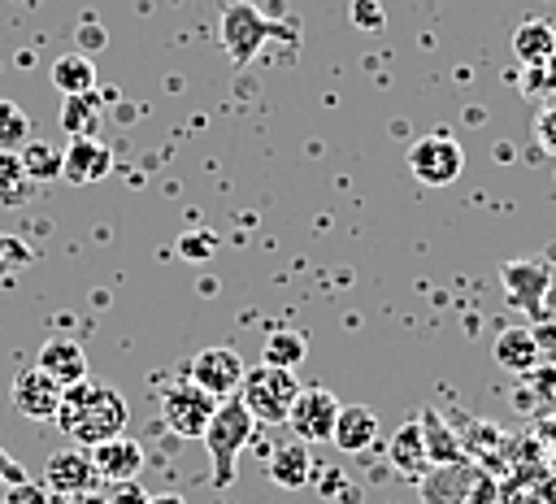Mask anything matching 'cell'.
<instances>
[{
    "label": "cell",
    "instance_id": "34",
    "mask_svg": "<svg viewBox=\"0 0 556 504\" xmlns=\"http://www.w3.org/2000/svg\"><path fill=\"white\" fill-rule=\"evenodd\" d=\"M530 374H534V391H539V400L556 408V365H543V369L534 365Z\"/></svg>",
    "mask_w": 556,
    "mask_h": 504
},
{
    "label": "cell",
    "instance_id": "21",
    "mask_svg": "<svg viewBox=\"0 0 556 504\" xmlns=\"http://www.w3.org/2000/svg\"><path fill=\"white\" fill-rule=\"evenodd\" d=\"M417 426H421V439H426V456H430V465H460V461H465L460 439L452 434V426H443V417H439L434 408H426V413L417 417Z\"/></svg>",
    "mask_w": 556,
    "mask_h": 504
},
{
    "label": "cell",
    "instance_id": "31",
    "mask_svg": "<svg viewBox=\"0 0 556 504\" xmlns=\"http://www.w3.org/2000/svg\"><path fill=\"white\" fill-rule=\"evenodd\" d=\"M534 143L556 156V100L539 104V113H534Z\"/></svg>",
    "mask_w": 556,
    "mask_h": 504
},
{
    "label": "cell",
    "instance_id": "35",
    "mask_svg": "<svg viewBox=\"0 0 556 504\" xmlns=\"http://www.w3.org/2000/svg\"><path fill=\"white\" fill-rule=\"evenodd\" d=\"M495 495H500V491H495V482L478 469V478H473V487H469V500H465V504H500Z\"/></svg>",
    "mask_w": 556,
    "mask_h": 504
},
{
    "label": "cell",
    "instance_id": "10",
    "mask_svg": "<svg viewBox=\"0 0 556 504\" xmlns=\"http://www.w3.org/2000/svg\"><path fill=\"white\" fill-rule=\"evenodd\" d=\"M109 169H113V152H109V143H100L96 135H78V139H70L65 152H61V178L74 182V187H91V182H100Z\"/></svg>",
    "mask_w": 556,
    "mask_h": 504
},
{
    "label": "cell",
    "instance_id": "32",
    "mask_svg": "<svg viewBox=\"0 0 556 504\" xmlns=\"http://www.w3.org/2000/svg\"><path fill=\"white\" fill-rule=\"evenodd\" d=\"M4 504H56V495H48V487H35L26 478V482H17V487L4 491Z\"/></svg>",
    "mask_w": 556,
    "mask_h": 504
},
{
    "label": "cell",
    "instance_id": "2",
    "mask_svg": "<svg viewBox=\"0 0 556 504\" xmlns=\"http://www.w3.org/2000/svg\"><path fill=\"white\" fill-rule=\"evenodd\" d=\"M217 30H222V48L230 56V65H252V56L265 48V39H287L295 35V17L291 22H274L265 17L261 4L252 0H226L217 13Z\"/></svg>",
    "mask_w": 556,
    "mask_h": 504
},
{
    "label": "cell",
    "instance_id": "14",
    "mask_svg": "<svg viewBox=\"0 0 556 504\" xmlns=\"http://www.w3.org/2000/svg\"><path fill=\"white\" fill-rule=\"evenodd\" d=\"M265 474H269V482L282 487V491H300V487H308V482H313V456H308V443H300L295 434H291L287 443H278V448L269 452V461H265Z\"/></svg>",
    "mask_w": 556,
    "mask_h": 504
},
{
    "label": "cell",
    "instance_id": "19",
    "mask_svg": "<svg viewBox=\"0 0 556 504\" xmlns=\"http://www.w3.org/2000/svg\"><path fill=\"white\" fill-rule=\"evenodd\" d=\"M391 469L408 482H421L434 465L426 456V439H421V426L417 421H404L395 434H391Z\"/></svg>",
    "mask_w": 556,
    "mask_h": 504
},
{
    "label": "cell",
    "instance_id": "6",
    "mask_svg": "<svg viewBox=\"0 0 556 504\" xmlns=\"http://www.w3.org/2000/svg\"><path fill=\"white\" fill-rule=\"evenodd\" d=\"M408 169H413V178L426 182V187H447V182H456L460 169H465V148H460L447 130L421 135V139H413V148H408Z\"/></svg>",
    "mask_w": 556,
    "mask_h": 504
},
{
    "label": "cell",
    "instance_id": "38",
    "mask_svg": "<svg viewBox=\"0 0 556 504\" xmlns=\"http://www.w3.org/2000/svg\"><path fill=\"white\" fill-rule=\"evenodd\" d=\"M148 504H187L178 491H161V495H148Z\"/></svg>",
    "mask_w": 556,
    "mask_h": 504
},
{
    "label": "cell",
    "instance_id": "22",
    "mask_svg": "<svg viewBox=\"0 0 556 504\" xmlns=\"http://www.w3.org/2000/svg\"><path fill=\"white\" fill-rule=\"evenodd\" d=\"M48 74H52V87H56L61 96L96 91V65H91L87 52H65V56H56Z\"/></svg>",
    "mask_w": 556,
    "mask_h": 504
},
{
    "label": "cell",
    "instance_id": "4",
    "mask_svg": "<svg viewBox=\"0 0 556 504\" xmlns=\"http://www.w3.org/2000/svg\"><path fill=\"white\" fill-rule=\"evenodd\" d=\"M300 395V378L295 369H278V365H252L239 382V400L243 408L256 417V426H282L291 404Z\"/></svg>",
    "mask_w": 556,
    "mask_h": 504
},
{
    "label": "cell",
    "instance_id": "7",
    "mask_svg": "<svg viewBox=\"0 0 556 504\" xmlns=\"http://www.w3.org/2000/svg\"><path fill=\"white\" fill-rule=\"evenodd\" d=\"M243 374H248L243 356H239L235 348H226V343L200 348V352L191 356V365H187V378H191L195 387H204L208 395H217V400H226V395H239V382H243Z\"/></svg>",
    "mask_w": 556,
    "mask_h": 504
},
{
    "label": "cell",
    "instance_id": "36",
    "mask_svg": "<svg viewBox=\"0 0 556 504\" xmlns=\"http://www.w3.org/2000/svg\"><path fill=\"white\" fill-rule=\"evenodd\" d=\"M17 482H26V469L0 448V491H9V487H17Z\"/></svg>",
    "mask_w": 556,
    "mask_h": 504
},
{
    "label": "cell",
    "instance_id": "37",
    "mask_svg": "<svg viewBox=\"0 0 556 504\" xmlns=\"http://www.w3.org/2000/svg\"><path fill=\"white\" fill-rule=\"evenodd\" d=\"M78 48H83V52L104 48V30H100L96 22H83V26H78Z\"/></svg>",
    "mask_w": 556,
    "mask_h": 504
},
{
    "label": "cell",
    "instance_id": "39",
    "mask_svg": "<svg viewBox=\"0 0 556 504\" xmlns=\"http://www.w3.org/2000/svg\"><path fill=\"white\" fill-rule=\"evenodd\" d=\"M543 434L556 439V417H543V421H539V439H543Z\"/></svg>",
    "mask_w": 556,
    "mask_h": 504
},
{
    "label": "cell",
    "instance_id": "1",
    "mask_svg": "<svg viewBox=\"0 0 556 504\" xmlns=\"http://www.w3.org/2000/svg\"><path fill=\"white\" fill-rule=\"evenodd\" d=\"M61 426V434L78 448H96V443H109L117 434H126V421H130V408L122 400V391L104 387V382H74L61 391V408L52 417Z\"/></svg>",
    "mask_w": 556,
    "mask_h": 504
},
{
    "label": "cell",
    "instance_id": "13",
    "mask_svg": "<svg viewBox=\"0 0 556 504\" xmlns=\"http://www.w3.org/2000/svg\"><path fill=\"white\" fill-rule=\"evenodd\" d=\"M91 465H96L100 482H135V474L143 469V443H135L130 434L96 443L91 448Z\"/></svg>",
    "mask_w": 556,
    "mask_h": 504
},
{
    "label": "cell",
    "instance_id": "8",
    "mask_svg": "<svg viewBox=\"0 0 556 504\" xmlns=\"http://www.w3.org/2000/svg\"><path fill=\"white\" fill-rule=\"evenodd\" d=\"M339 408L343 404L334 400V391H326V387H300V395H295V404L287 413V426H291V434L300 443H321V439H330Z\"/></svg>",
    "mask_w": 556,
    "mask_h": 504
},
{
    "label": "cell",
    "instance_id": "20",
    "mask_svg": "<svg viewBox=\"0 0 556 504\" xmlns=\"http://www.w3.org/2000/svg\"><path fill=\"white\" fill-rule=\"evenodd\" d=\"M513 52L521 65H547L556 56V26L543 17H530L513 30Z\"/></svg>",
    "mask_w": 556,
    "mask_h": 504
},
{
    "label": "cell",
    "instance_id": "33",
    "mask_svg": "<svg viewBox=\"0 0 556 504\" xmlns=\"http://www.w3.org/2000/svg\"><path fill=\"white\" fill-rule=\"evenodd\" d=\"M104 504H148V491L135 487V482H109Z\"/></svg>",
    "mask_w": 556,
    "mask_h": 504
},
{
    "label": "cell",
    "instance_id": "12",
    "mask_svg": "<svg viewBox=\"0 0 556 504\" xmlns=\"http://www.w3.org/2000/svg\"><path fill=\"white\" fill-rule=\"evenodd\" d=\"M13 404H17V413L22 417H30V421H52L56 417V408H61V387L43 374V369H22L17 378H13Z\"/></svg>",
    "mask_w": 556,
    "mask_h": 504
},
{
    "label": "cell",
    "instance_id": "3",
    "mask_svg": "<svg viewBox=\"0 0 556 504\" xmlns=\"http://www.w3.org/2000/svg\"><path fill=\"white\" fill-rule=\"evenodd\" d=\"M252 434H256V417L243 408V400L239 395L217 400V413L200 434L204 448H208V461H213V487L217 491H226L235 482V461L252 443Z\"/></svg>",
    "mask_w": 556,
    "mask_h": 504
},
{
    "label": "cell",
    "instance_id": "30",
    "mask_svg": "<svg viewBox=\"0 0 556 504\" xmlns=\"http://www.w3.org/2000/svg\"><path fill=\"white\" fill-rule=\"evenodd\" d=\"M348 17H352V26H361V30H382V26H387L382 0H352V4H348Z\"/></svg>",
    "mask_w": 556,
    "mask_h": 504
},
{
    "label": "cell",
    "instance_id": "40",
    "mask_svg": "<svg viewBox=\"0 0 556 504\" xmlns=\"http://www.w3.org/2000/svg\"><path fill=\"white\" fill-rule=\"evenodd\" d=\"M552 287H556V282H552Z\"/></svg>",
    "mask_w": 556,
    "mask_h": 504
},
{
    "label": "cell",
    "instance_id": "16",
    "mask_svg": "<svg viewBox=\"0 0 556 504\" xmlns=\"http://www.w3.org/2000/svg\"><path fill=\"white\" fill-rule=\"evenodd\" d=\"M35 369H43V374L65 391V387H74V382L87 378V352H83L74 339H48V343L39 348Z\"/></svg>",
    "mask_w": 556,
    "mask_h": 504
},
{
    "label": "cell",
    "instance_id": "9",
    "mask_svg": "<svg viewBox=\"0 0 556 504\" xmlns=\"http://www.w3.org/2000/svg\"><path fill=\"white\" fill-rule=\"evenodd\" d=\"M43 487H48L52 495L96 491V487H100V474H96V465H91V448H78V443L56 448V452L48 456V465H43Z\"/></svg>",
    "mask_w": 556,
    "mask_h": 504
},
{
    "label": "cell",
    "instance_id": "15",
    "mask_svg": "<svg viewBox=\"0 0 556 504\" xmlns=\"http://www.w3.org/2000/svg\"><path fill=\"white\" fill-rule=\"evenodd\" d=\"M491 356H495V365H504L508 374H530V369L543 361V348H539V335H534L530 326H508V330L495 335Z\"/></svg>",
    "mask_w": 556,
    "mask_h": 504
},
{
    "label": "cell",
    "instance_id": "23",
    "mask_svg": "<svg viewBox=\"0 0 556 504\" xmlns=\"http://www.w3.org/2000/svg\"><path fill=\"white\" fill-rule=\"evenodd\" d=\"M304 356H308V339H304L300 330H291V326L269 330V339H265V348H261V361H265V365H278V369H300Z\"/></svg>",
    "mask_w": 556,
    "mask_h": 504
},
{
    "label": "cell",
    "instance_id": "28",
    "mask_svg": "<svg viewBox=\"0 0 556 504\" xmlns=\"http://www.w3.org/2000/svg\"><path fill=\"white\" fill-rule=\"evenodd\" d=\"M217 252V235L213 230H182L178 235V256L182 261H208Z\"/></svg>",
    "mask_w": 556,
    "mask_h": 504
},
{
    "label": "cell",
    "instance_id": "11",
    "mask_svg": "<svg viewBox=\"0 0 556 504\" xmlns=\"http://www.w3.org/2000/svg\"><path fill=\"white\" fill-rule=\"evenodd\" d=\"M500 278H504V295L517 308H526V313H539L543 308L547 287H552V269L543 261H508L500 269Z\"/></svg>",
    "mask_w": 556,
    "mask_h": 504
},
{
    "label": "cell",
    "instance_id": "26",
    "mask_svg": "<svg viewBox=\"0 0 556 504\" xmlns=\"http://www.w3.org/2000/svg\"><path fill=\"white\" fill-rule=\"evenodd\" d=\"M35 196V182L26 178L17 152H4L0 148V204H26Z\"/></svg>",
    "mask_w": 556,
    "mask_h": 504
},
{
    "label": "cell",
    "instance_id": "24",
    "mask_svg": "<svg viewBox=\"0 0 556 504\" xmlns=\"http://www.w3.org/2000/svg\"><path fill=\"white\" fill-rule=\"evenodd\" d=\"M61 152L65 148H56L48 139H26L17 148V161H22V169H26L30 182H52V178H61Z\"/></svg>",
    "mask_w": 556,
    "mask_h": 504
},
{
    "label": "cell",
    "instance_id": "29",
    "mask_svg": "<svg viewBox=\"0 0 556 504\" xmlns=\"http://www.w3.org/2000/svg\"><path fill=\"white\" fill-rule=\"evenodd\" d=\"M35 261V252L22 243V239H9V235H0V282L4 278H13L17 269H26Z\"/></svg>",
    "mask_w": 556,
    "mask_h": 504
},
{
    "label": "cell",
    "instance_id": "17",
    "mask_svg": "<svg viewBox=\"0 0 556 504\" xmlns=\"http://www.w3.org/2000/svg\"><path fill=\"white\" fill-rule=\"evenodd\" d=\"M473 478H478V469L469 461H460V465H434L421 478V504H465Z\"/></svg>",
    "mask_w": 556,
    "mask_h": 504
},
{
    "label": "cell",
    "instance_id": "25",
    "mask_svg": "<svg viewBox=\"0 0 556 504\" xmlns=\"http://www.w3.org/2000/svg\"><path fill=\"white\" fill-rule=\"evenodd\" d=\"M100 109H104V100H100L96 91L65 96V104H61V130H65L70 139L91 135V130H96V122H100Z\"/></svg>",
    "mask_w": 556,
    "mask_h": 504
},
{
    "label": "cell",
    "instance_id": "27",
    "mask_svg": "<svg viewBox=\"0 0 556 504\" xmlns=\"http://www.w3.org/2000/svg\"><path fill=\"white\" fill-rule=\"evenodd\" d=\"M30 139V117L17 100H0V148L4 152H17L22 143Z\"/></svg>",
    "mask_w": 556,
    "mask_h": 504
},
{
    "label": "cell",
    "instance_id": "18",
    "mask_svg": "<svg viewBox=\"0 0 556 504\" xmlns=\"http://www.w3.org/2000/svg\"><path fill=\"white\" fill-rule=\"evenodd\" d=\"M378 439V413L365 408V404H343L339 417H334V430H330V443L348 456L365 452L369 443Z\"/></svg>",
    "mask_w": 556,
    "mask_h": 504
},
{
    "label": "cell",
    "instance_id": "5",
    "mask_svg": "<svg viewBox=\"0 0 556 504\" xmlns=\"http://www.w3.org/2000/svg\"><path fill=\"white\" fill-rule=\"evenodd\" d=\"M213 413H217V395H208V391L195 387L191 378L169 382V387L161 391V421H165V430L178 434V439H200L204 426L213 421Z\"/></svg>",
    "mask_w": 556,
    "mask_h": 504
}]
</instances>
